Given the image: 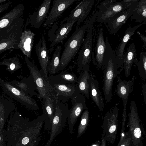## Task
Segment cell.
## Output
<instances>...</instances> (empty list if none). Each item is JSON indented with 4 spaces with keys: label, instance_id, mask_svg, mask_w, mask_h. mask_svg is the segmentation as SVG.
I'll use <instances>...</instances> for the list:
<instances>
[{
    "label": "cell",
    "instance_id": "40",
    "mask_svg": "<svg viewBox=\"0 0 146 146\" xmlns=\"http://www.w3.org/2000/svg\"><path fill=\"white\" fill-rule=\"evenodd\" d=\"M100 141H97L95 143L92 144L91 146H100Z\"/></svg>",
    "mask_w": 146,
    "mask_h": 146
},
{
    "label": "cell",
    "instance_id": "18",
    "mask_svg": "<svg viewBox=\"0 0 146 146\" xmlns=\"http://www.w3.org/2000/svg\"><path fill=\"white\" fill-rule=\"evenodd\" d=\"M115 92L118 96L121 99L123 102V117H127V104L129 94L133 90L134 80L133 79L128 81L123 80L120 77H118Z\"/></svg>",
    "mask_w": 146,
    "mask_h": 146
},
{
    "label": "cell",
    "instance_id": "29",
    "mask_svg": "<svg viewBox=\"0 0 146 146\" xmlns=\"http://www.w3.org/2000/svg\"><path fill=\"white\" fill-rule=\"evenodd\" d=\"M106 46L104 33L102 29L101 28L99 31L95 50V59L97 68H102Z\"/></svg>",
    "mask_w": 146,
    "mask_h": 146
},
{
    "label": "cell",
    "instance_id": "41",
    "mask_svg": "<svg viewBox=\"0 0 146 146\" xmlns=\"http://www.w3.org/2000/svg\"><path fill=\"white\" fill-rule=\"evenodd\" d=\"M6 0H0V4L3 3H5L6 1Z\"/></svg>",
    "mask_w": 146,
    "mask_h": 146
},
{
    "label": "cell",
    "instance_id": "15",
    "mask_svg": "<svg viewBox=\"0 0 146 146\" xmlns=\"http://www.w3.org/2000/svg\"><path fill=\"white\" fill-rule=\"evenodd\" d=\"M51 3V0L44 1L27 20L25 27L30 25L36 29L39 28L48 16Z\"/></svg>",
    "mask_w": 146,
    "mask_h": 146
},
{
    "label": "cell",
    "instance_id": "43",
    "mask_svg": "<svg viewBox=\"0 0 146 146\" xmlns=\"http://www.w3.org/2000/svg\"><path fill=\"white\" fill-rule=\"evenodd\" d=\"M131 146H133L131 145Z\"/></svg>",
    "mask_w": 146,
    "mask_h": 146
},
{
    "label": "cell",
    "instance_id": "34",
    "mask_svg": "<svg viewBox=\"0 0 146 146\" xmlns=\"http://www.w3.org/2000/svg\"><path fill=\"white\" fill-rule=\"evenodd\" d=\"M89 119V113L87 108L84 110L81 115L78 129L77 138L81 136L85 132L88 126Z\"/></svg>",
    "mask_w": 146,
    "mask_h": 146
},
{
    "label": "cell",
    "instance_id": "35",
    "mask_svg": "<svg viewBox=\"0 0 146 146\" xmlns=\"http://www.w3.org/2000/svg\"><path fill=\"white\" fill-rule=\"evenodd\" d=\"M132 139L130 132L125 133L124 137L122 139H120L117 146H131Z\"/></svg>",
    "mask_w": 146,
    "mask_h": 146
},
{
    "label": "cell",
    "instance_id": "20",
    "mask_svg": "<svg viewBox=\"0 0 146 146\" xmlns=\"http://www.w3.org/2000/svg\"><path fill=\"white\" fill-rule=\"evenodd\" d=\"M56 94L58 100L65 102L79 93L76 84H50Z\"/></svg>",
    "mask_w": 146,
    "mask_h": 146
},
{
    "label": "cell",
    "instance_id": "13",
    "mask_svg": "<svg viewBox=\"0 0 146 146\" xmlns=\"http://www.w3.org/2000/svg\"><path fill=\"white\" fill-rule=\"evenodd\" d=\"M95 0H84L78 4L70 13L69 15L64 18L59 25L67 21L75 20L77 22L76 28L79 27L81 23L90 14Z\"/></svg>",
    "mask_w": 146,
    "mask_h": 146
},
{
    "label": "cell",
    "instance_id": "28",
    "mask_svg": "<svg viewBox=\"0 0 146 146\" xmlns=\"http://www.w3.org/2000/svg\"><path fill=\"white\" fill-rule=\"evenodd\" d=\"M90 67L85 68L80 74L76 84L79 93L83 94L88 99H89V85L88 83Z\"/></svg>",
    "mask_w": 146,
    "mask_h": 146
},
{
    "label": "cell",
    "instance_id": "42",
    "mask_svg": "<svg viewBox=\"0 0 146 146\" xmlns=\"http://www.w3.org/2000/svg\"><path fill=\"white\" fill-rule=\"evenodd\" d=\"M1 140V137H0V140Z\"/></svg>",
    "mask_w": 146,
    "mask_h": 146
},
{
    "label": "cell",
    "instance_id": "1",
    "mask_svg": "<svg viewBox=\"0 0 146 146\" xmlns=\"http://www.w3.org/2000/svg\"><path fill=\"white\" fill-rule=\"evenodd\" d=\"M105 43L106 49L102 68L104 70L103 93L107 103L112 99L113 82L120 72L118 70L115 53L107 38Z\"/></svg>",
    "mask_w": 146,
    "mask_h": 146
},
{
    "label": "cell",
    "instance_id": "33",
    "mask_svg": "<svg viewBox=\"0 0 146 146\" xmlns=\"http://www.w3.org/2000/svg\"><path fill=\"white\" fill-rule=\"evenodd\" d=\"M137 67L139 74L144 81L146 80V52H141L139 55V60H137L135 63Z\"/></svg>",
    "mask_w": 146,
    "mask_h": 146
},
{
    "label": "cell",
    "instance_id": "32",
    "mask_svg": "<svg viewBox=\"0 0 146 146\" xmlns=\"http://www.w3.org/2000/svg\"><path fill=\"white\" fill-rule=\"evenodd\" d=\"M0 65L7 66L6 70L11 72H15L22 67L18 58L16 56L4 60L0 62Z\"/></svg>",
    "mask_w": 146,
    "mask_h": 146
},
{
    "label": "cell",
    "instance_id": "7",
    "mask_svg": "<svg viewBox=\"0 0 146 146\" xmlns=\"http://www.w3.org/2000/svg\"><path fill=\"white\" fill-rule=\"evenodd\" d=\"M69 111L68 104L59 100L57 102L51 125L50 137L44 146H50L55 137L64 127Z\"/></svg>",
    "mask_w": 146,
    "mask_h": 146
},
{
    "label": "cell",
    "instance_id": "26",
    "mask_svg": "<svg viewBox=\"0 0 146 146\" xmlns=\"http://www.w3.org/2000/svg\"><path fill=\"white\" fill-rule=\"evenodd\" d=\"M57 101L48 96L43 98L41 101L43 113H45L47 115L44 122L45 126L50 127V129Z\"/></svg>",
    "mask_w": 146,
    "mask_h": 146
},
{
    "label": "cell",
    "instance_id": "21",
    "mask_svg": "<svg viewBox=\"0 0 146 146\" xmlns=\"http://www.w3.org/2000/svg\"><path fill=\"white\" fill-rule=\"evenodd\" d=\"M72 68V66H70L58 74L50 75L47 80L50 84H76L78 78L73 72Z\"/></svg>",
    "mask_w": 146,
    "mask_h": 146
},
{
    "label": "cell",
    "instance_id": "27",
    "mask_svg": "<svg viewBox=\"0 0 146 146\" xmlns=\"http://www.w3.org/2000/svg\"><path fill=\"white\" fill-rule=\"evenodd\" d=\"M137 60L135 44L132 43L129 44L123 57V68L126 78L130 75L133 64Z\"/></svg>",
    "mask_w": 146,
    "mask_h": 146
},
{
    "label": "cell",
    "instance_id": "37",
    "mask_svg": "<svg viewBox=\"0 0 146 146\" xmlns=\"http://www.w3.org/2000/svg\"><path fill=\"white\" fill-rule=\"evenodd\" d=\"M142 92L144 97V102L145 106L146 105V81L143 84Z\"/></svg>",
    "mask_w": 146,
    "mask_h": 146
},
{
    "label": "cell",
    "instance_id": "31",
    "mask_svg": "<svg viewBox=\"0 0 146 146\" xmlns=\"http://www.w3.org/2000/svg\"><path fill=\"white\" fill-rule=\"evenodd\" d=\"M131 20L135 19L140 22L146 23V0L138 2L137 7L131 16Z\"/></svg>",
    "mask_w": 146,
    "mask_h": 146
},
{
    "label": "cell",
    "instance_id": "16",
    "mask_svg": "<svg viewBox=\"0 0 146 146\" xmlns=\"http://www.w3.org/2000/svg\"><path fill=\"white\" fill-rule=\"evenodd\" d=\"M77 0H54L51 9L45 21L44 26L49 25L54 22L62 13Z\"/></svg>",
    "mask_w": 146,
    "mask_h": 146
},
{
    "label": "cell",
    "instance_id": "23",
    "mask_svg": "<svg viewBox=\"0 0 146 146\" xmlns=\"http://www.w3.org/2000/svg\"><path fill=\"white\" fill-rule=\"evenodd\" d=\"M25 7L22 3L15 6L0 17V32L5 29L16 20L23 17Z\"/></svg>",
    "mask_w": 146,
    "mask_h": 146
},
{
    "label": "cell",
    "instance_id": "19",
    "mask_svg": "<svg viewBox=\"0 0 146 146\" xmlns=\"http://www.w3.org/2000/svg\"><path fill=\"white\" fill-rule=\"evenodd\" d=\"M144 24L146 23L142 22L133 27H130L127 28L125 31L120 42L118 46L116 52L115 53L117 67L118 68H120L121 70L123 69V57L125 46L136 30Z\"/></svg>",
    "mask_w": 146,
    "mask_h": 146
},
{
    "label": "cell",
    "instance_id": "38",
    "mask_svg": "<svg viewBox=\"0 0 146 146\" xmlns=\"http://www.w3.org/2000/svg\"><path fill=\"white\" fill-rule=\"evenodd\" d=\"M137 33L139 35L141 39L143 42V46L145 48H146V36L141 33L137 31Z\"/></svg>",
    "mask_w": 146,
    "mask_h": 146
},
{
    "label": "cell",
    "instance_id": "22",
    "mask_svg": "<svg viewBox=\"0 0 146 146\" xmlns=\"http://www.w3.org/2000/svg\"><path fill=\"white\" fill-rule=\"evenodd\" d=\"M88 83L89 85V96L101 111L104 108V99L100 89L99 84L96 77L90 74Z\"/></svg>",
    "mask_w": 146,
    "mask_h": 146
},
{
    "label": "cell",
    "instance_id": "3",
    "mask_svg": "<svg viewBox=\"0 0 146 146\" xmlns=\"http://www.w3.org/2000/svg\"><path fill=\"white\" fill-rule=\"evenodd\" d=\"M24 21L23 17H22L0 32V54L12 48L19 49Z\"/></svg>",
    "mask_w": 146,
    "mask_h": 146
},
{
    "label": "cell",
    "instance_id": "6",
    "mask_svg": "<svg viewBox=\"0 0 146 146\" xmlns=\"http://www.w3.org/2000/svg\"><path fill=\"white\" fill-rule=\"evenodd\" d=\"M25 60L30 72V76L36 85L39 99L41 101L43 98L48 96L56 101H58L54 89L41 70H39L35 64L26 56Z\"/></svg>",
    "mask_w": 146,
    "mask_h": 146
},
{
    "label": "cell",
    "instance_id": "24",
    "mask_svg": "<svg viewBox=\"0 0 146 146\" xmlns=\"http://www.w3.org/2000/svg\"><path fill=\"white\" fill-rule=\"evenodd\" d=\"M35 35L30 30L25 29L21 37L19 48L29 58H31Z\"/></svg>",
    "mask_w": 146,
    "mask_h": 146
},
{
    "label": "cell",
    "instance_id": "12",
    "mask_svg": "<svg viewBox=\"0 0 146 146\" xmlns=\"http://www.w3.org/2000/svg\"><path fill=\"white\" fill-rule=\"evenodd\" d=\"M71 100L72 106L69 110L67 120L69 132L72 133L74 126L78 118L87 107L85 97L81 93H77Z\"/></svg>",
    "mask_w": 146,
    "mask_h": 146
},
{
    "label": "cell",
    "instance_id": "9",
    "mask_svg": "<svg viewBox=\"0 0 146 146\" xmlns=\"http://www.w3.org/2000/svg\"><path fill=\"white\" fill-rule=\"evenodd\" d=\"M128 116L127 126L129 127V131L131 134L132 145L143 146V135L145 133L140 123L137 106L135 102L132 100L131 101Z\"/></svg>",
    "mask_w": 146,
    "mask_h": 146
},
{
    "label": "cell",
    "instance_id": "10",
    "mask_svg": "<svg viewBox=\"0 0 146 146\" xmlns=\"http://www.w3.org/2000/svg\"><path fill=\"white\" fill-rule=\"evenodd\" d=\"M119 110L115 106L108 111L104 117L102 125V134L106 141L111 144L114 143L116 138Z\"/></svg>",
    "mask_w": 146,
    "mask_h": 146
},
{
    "label": "cell",
    "instance_id": "30",
    "mask_svg": "<svg viewBox=\"0 0 146 146\" xmlns=\"http://www.w3.org/2000/svg\"><path fill=\"white\" fill-rule=\"evenodd\" d=\"M62 47L58 45L53 53L52 57L48 67V73L50 75H54L58 73L60 63V53Z\"/></svg>",
    "mask_w": 146,
    "mask_h": 146
},
{
    "label": "cell",
    "instance_id": "36",
    "mask_svg": "<svg viewBox=\"0 0 146 146\" xmlns=\"http://www.w3.org/2000/svg\"><path fill=\"white\" fill-rule=\"evenodd\" d=\"M12 3L10 1L0 4V14L7 9Z\"/></svg>",
    "mask_w": 146,
    "mask_h": 146
},
{
    "label": "cell",
    "instance_id": "14",
    "mask_svg": "<svg viewBox=\"0 0 146 146\" xmlns=\"http://www.w3.org/2000/svg\"><path fill=\"white\" fill-rule=\"evenodd\" d=\"M138 2L131 7L122 11L114 15L107 23L110 32L111 34L116 33L136 10Z\"/></svg>",
    "mask_w": 146,
    "mask_h": 146
},
{
    "label": "cell",
    "instance_id": "5",
    "mask_svg": "<svg viewBox=\"0 0 146 146\" xmlns=\"http://www.w3.org/2000/svg\"><path fill=\"white\" fill-rule=\"evenodd\" d=\"M98 11L89 17L86 38L79 51L76 61L77 72L79 74L86 68L90 67L92 60V32L94 23L96 21Z\"/></svg>",
    "mask_w": 146,
    "mask_h": 146
},
{
    "label": "cell",
    "instance_id": "4",
    "mask_svg": "<svg viewBox=\"0 0 146 146\" xmlns=\"http://www.w3.org/2000/svg\"><path fill=\"white\" fill-rule=\"evenodd\" d=\"M139 0H125L120 2L106 0L97 6L99 9L96 18L97 22L107 23L110 19L119 12L131 7Z\"/></svg>",
    "mask_w": 146,
    "mask_h": 146
},
{
    "label": "cell",
    "instance_id": "39",
    "mask_svg": "<svg viewBox=\"0 0 146 146\" xmlns=\"http://www.w3.org/2000/svg\"><path fill=\"white\" fill-rule=\"evenodd\" d=\"M106 140L104 137L103 135L102 134L101 143L100 144V146H106Z\"/></svg>",
    "mask_w": 146,
    "mask_h": 146
},
{
    "label": "cell",
    "instance_id": "11",
    "mask_svg": "<svg viewBox=\"0 0 146 146\" xmlns=\"http://www.w3.org/2000/svg\"><path fill=\"white\" fill-rule=\"evenodd\" d=\"M76 21L74 20L67 21L61 25H59L57 22L53 24L48 34L49 41L51 42L49 50L50 53L53 51L56 46L66 38Z\"/></svg>",
    "mask_w": 146,
    "mask_h": 146
},
{
    "label": "cell",
    "instance_id": "2",
    "mask_svg": "<svg viewBox=\"0 0 146 146\" xmlns=\"http://www.w3.org/2000/svg\"><path fill=\"white\" fill-rule=\"evenodd\" d=\"M89 20L87 18L83 25L76 28L64 45V48L60 56V63L58 72L64 70L78 52L83 41Z\"/></svg>",
    "mask_w": 146,
    "mask_h": 146
},
{
    "label": "cell",
    "instance_id": "8",
    "mask_svg": "<svg viewBox=\"0 0 146 146\" xmlns=\"http://www.w3.org/2000/svg\"><path fill=\"white\" fill-rule=\"evenodd\" d=\"M0 86L5 93L23 104L27 109L33 111L39 110L37 103L34 99L10 82L4 81L0 78Z\"/></svg>",
    "mask_w": 146,
    "mask_h": 146
},
{
    "label": "cell",
    "instance_id": "17",
    "mask_svg": "<svg viewBox=\"0 0 146 146\" xmlns=\"http://www.w3.org/2000/svg\"><path fill=\"white\" fill-rule=\"evenodd\" d=\"M35 51L37 56L40 70L45 77L47 78L48 67L50 61L49 55V50L46 47L45 37L42 36L35 46Z\"/></svg>",
    "mask_w": 146,
    "mask_h": 146
},
{
    "label": "cell",
    "instance_id": "25",
    "mask_svg": "<svg viewBox=\"0 0 146 146\" xmlns=\"http://www.w3.org/2000/svg\"><path fill=\"white\" fill-rule=\"evenodd\" d=\"M10 82L27 94L31 97L36 96L38 98V93L35 91L37 90L36 85L30 76L27 78L23 77L20 81L12 80Z\"/></svg>",
    "mask_w": 146,
    "mask_h": 146
}]
</instances>
